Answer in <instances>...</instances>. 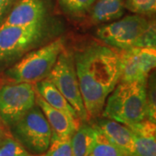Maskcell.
Segmentation results:
<instances>
[{
	"label": "cell",
	"instance_id": "cell-3",
	"mask_svg": "<svg viewBox=\"0 0 156 156\" xmlns=\"http://www.w3.org/2000/svg\"><path fill=\"white\" fill-rule=\"evenodd\" d=\"M147 83L120 82L108 96L102 110L104 118L129 127L147 118Z\"/></svg>",
	"mask_w": 156,
	"mask_h": 156
},
{
	"label": "cell",
	"instance_id": "cell-24",
	"mask_svg": "<svg viewBox=\"0 0 156 156\" xmlns=\"http://www.w3.org/2000/svg\"><path fill=\"white\" fill-rule=\"evenodd\" d=\"M8 135L6 134V132L5 131V129L3 128L2 127V125H1V123H0V143L2 142V140L5 139V137H7Z\"/></svg>",
	"mask_w": 156,
	"mask_h": 156
},
{
	"label": "cell",
	"instance_id": "cell-19",
	"mask_svg": "<svg viewBox=\"0 0 156 156\" xmlns=\"http://www.w3.org/2000/svg\"><path fill=\"white\" fill-rule=\"evenodd\" d=\"M125 9L135 15L156 17V0H125Z\"/></svg>",
	"mask_w": 156,
	"mask_h": 156
},
{
	"label": "cell",
	"instance_id": "cell-8",
	"mask_svg": "<svg viewBox=\"0 0 156 156\" xmlns=\"http://www.w3.org/2000/svg\"><path fill=\"white\" fill-rule=\"evenodd\" d=\"M36 104L34 84L13 82L0 89V119L8 127L16 124Z\"/></svg>",
	"mask_w": 156,
	"mask_h": 156
},
{
	"label": "cell",
	"instance_id": "cell-21",
	"mask_svg": "<svg viewBox=\"0 0 156 156\" xmlns=\"http://www.w3.org/2000/svg\"><path fill=\"white\" fill-rule=\"evenodd\" d=\"M62 11L73 16L89 12L95 0H57Z\"/></svg>",
	"mask_w": 156,
	"mask_h": 156
},
{
	"label": "cell",
	"instance_id": "cell-13",
	"mask_svg": "<svg viewBox=\"0 0 156 156\" xmlns=\"http://www.w3.org/2000/svg\"><path fill=\"white\" fill-rule=\"evenodd\" d=\"M128 128L134 136L136 156H156V122L146 118Z\"/></svg>",
	"mask_w": 156,
	"mask_h": 156
},
{
	"label": "cell",
	"instance_id": "cell-2",
	"mask_svg": "<svg viewBox=\"0 0 156 156\" xmlns=\"http://www.w3.org/2000/svg\"><path fill=\"white\" fill-rule=\"evenodd\" d=\"M96 36L117 50L134 47L156 48V17L129 15L98 28Z\"/></svg>",
	"mask_w": 156,
	"mask_h": 156
},
{
	"label": "cell",
	"instance_id": "cell-16",
	"mask_svg": "<svg viewBox=\"0 0 156 156\" xmlns=\"http://www.w3.org/2000/svg\"><path fill=\"white\" fill-rule=\"evenodd\" d=\"M95 140V127L89 124L79 125L71 136L73 156H89Z\"/></svg>",
	"mask_w": 156,
	"mask_h": 156
},
{
	"label": "cell",
	"instance_id": "cell-10",
	"mask_svg": "<svg viewBox=\"0 0 156 156\" xmlns=\"http://www.w3.org/2000/svg\"><path fill=\"white\" fill-rule=\"evenodd\" d=\"M47 11L44 0H17L3 23L26 26L45 23Z\"/></svg>",
	"mask_w": 156,
	"mask_h": 156
},
{
	"label": "cell",
	"instance_id": "cell-12",
	"mask_svg": "<svg viewBox=\"0 0 156 156\" xmlns=\"http://www.w3.org/2000/svg\"><path fill=\"white\" fill-rule=\"evenodd\" d=\"M128 156H136L134 136L126 125L110 119H103L95 126Z\"/></svg>",
	"mask_w": 156,
	"mask_h": 156
},
{
	"label": "cell",
	"instance_id": "cell-5",
	"mask_svg": "<svg viewBox=\"0 0 156 156\" xmlns=\"http://www.w3.org/2000/svg\"><path fill=\"white\" fill-rule=\"evenodd\" d=\"M45 23L20 26L0 25V62L13 61L38 45L46 37Z\"/></svg>",
	"mask_w": 156,
	"mask_h": 156
},
{
	"label": "cell",
	"instance_id": "cell-15",
	"mask_svg": "<svg viewBox=\"0 0 156 156\" xmlns=\"http://www.w3.org/2000/svg\"><path fill=\"white\" fill-rule=\"evenodd\" d=\"M125 0H95L89 13L90 19L95 23L115 21L122 17Z\"/></svg>",
	"mask_w": 156,
	"mask_h": 156
},
{
	"label": "cell",
	"instance_id": "cell-7",
	"mask_svg": "<svg viewBox=\"0 0 156 156\" xmlns=\"http://www.w3.org/2000/svg\"><path fill=\"white\" fill-rule=\"evenodd\" d=\"M47 78L67 99L76 112L80 121L89 120L80 90L74 56L70 53L62 50Z\"/></svg>",
	"mask_w": 156,
	"mask_h": 156
},
{
	"label": "cell",
	"instance_id": "cell-1",
	"mask_svg": "<svg viewBox=\"0 0 156 156\" xmlns=\"http://www.w3.org/2000/svg\"><path fill=\"white\" fill-rule=\"evenodd\" d=\"M74 62L86 111L89 119L95 118L120 83L119 51L107 44L93 43L76 53Z\"/></svg>",
	"mask_w": 156,
	"mask_h": 156
},
{
	"label": "cell",
	"instance_id": "cell-25",
	"mask_svg": "<svg viewBox=\"0 0 156 156\" xmlns=\"http://www.w3.org/2000/svg\"><path fill=\"white\" fill-rule=\"evenodd\" d=\"M25 156H46V154H27Z\"/></svg>",
	"mask_w": 156,
	"mask_h": 156
},
{
	"label": "cell",
	"instance_id": "cell-23",
	"mask_svg": "<svg viewBox=\"0 0 156 156\" xmlns=\"http://www.w3.org/2000/svg\"><path fill=\"white\" fill-rule=\"evenodd\" d=\"M13 2L14 0H0V18L4 16Z\"/></svg>",
	"mask_w": 156,
	"mask_h": 156
},
{
	"label": "cell",
	"instance_id": "cell-4",
	"mask_svg": "<svg viewBox=\"0 0 156 156\" xmlns=\"http://www.w3.org/2000/svg\"><path fill=\"white\" fill-rule=\"evenodd\" d=\"M63 50V39L56 38L37 50L27 52L8 69L7 75L13 82L37 83L48 77Z\"/></svg>",
	"mask_w": 156,
	"mask_h": 156
},
{
	"label": "cell",
	"instance_id": "cell-20",
	"mask_svg": "<svg viewBox=\"0 0 156 156\" xmlns=\"http://www.w3.org/2000/svg\"><path fill=\"white\" fill-rule=\"evenodd\" d=\"M147 118L156 122V69L149 74L146 83Z\"/></svg>",
	"mask_w": 156,
	"mask_h": 156
},
{
	"label": "cell",
	"instance_id": "cell-9",
	"mask_svg": "<svg viewBox=\"0 0 156 156\" xmlns=\"http://www.w3.org/2000/svg\"><path fill=\"white\" fill-rule=\"evenodd\" d=\"M118 51L122 67L120 82L147 83L149 74L156 69V48L134 47Z\"/></svg>",
	"mask_w": 156,
	"mask_h": 156
},
{
	"label": "cell",
	"instance_id": "cell-11",
	"mask_svg": "<svg viewBox=\"0 0 156 156\" xmlns=\"http://www.w3.org/2000/svg\"><path fill=\"white\" fill-rule=\"evenodd\" d=\"M36 103L46 117L51 128L52 134L57 136H72L79 127V121L75 120L66 113L50 106L37 92Z\"/></svg>",
	"mask_w": 156,
	"mask_h": 156
},
{
	"label": "cell",
	"instance_id": "cell-18",
	"mask_svg": "<svg viewBox=\"0 0 156 156\" xmlns=\"http://www.w3.org/2000/svg\"><path fill=\"white\" fill-rule=\"evenodd\" d=\"M46 156H73L71 136H57L52 134Z\"/></svg>",
	"mask_w": 156,
	"mask_h": 156
},
{
	"label": "cell",
	"instance_id": "cell-14",
	"mask_svg": "<svg viewBox=\"0 0 156 156\" xmlns=\"http://www.w3.org/2000/svg\"><path fill=\"white\" fill-rule=\"evenodd\" d=\"M34 87L36 92L50 106L66 113L76 121H80L76 110L48 78L35 83Z\"/></svg>",
	"mask_w": 156,
	"mask_h": 156
},
{
	"label": "cell",
	"instance_id": "cell-6",
	"mask_svg": "<svg viewBox=\"0 0 156 156\" xmlns=\"http://www.w3.org/2000/svg\"><path fill=\"white\" fill-rule=\"evenodd\" d=\"M16 139L26 150L44 154L49 148L52 131L43 111L36 104L12 127Z\"/></svg>",
	"mask_w": 156,
	"mask_h": 156
},
{
	"label": "cell",
	"instance_id": "cell-17",
	"mask_svg": "<svg viewBox=\"0 0 156 156\" xmlns=\"http://www.w3.org/2000/svg\"><path fill=\"white\" fill-rule=\"evenodd\" d=\"M90 154L92 156H128L95 126V140Z\"/></svg>",
	"mask_w": 156,
	"mask_h": 156
},
{
	"label": "cell",
	"instance_id": "cell-22",
	"mask_svg": "<svg viewBox=\"0 0 156 156\" xmlns=\"http://www.w3.org/2000/svg\"><path fill=\"white\" fill-rule=\"evenodd\" d=\"M28 154L25 147L11 136H7L0 143V156H25Z\"/></svg>",
	"mask_w": 156,
	"mask_h": 156
}]
</instances>
